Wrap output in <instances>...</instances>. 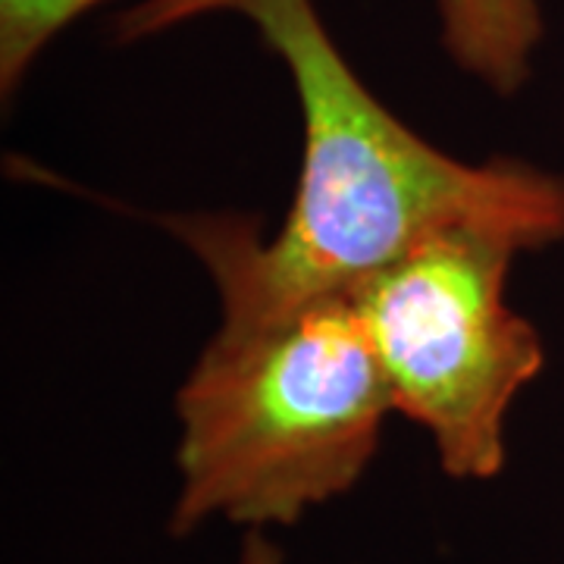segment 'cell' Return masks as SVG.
I'll use <instances>...</instances> for the list:
<instances>
[{"label": "cell", "mask_w": 564, "mask_h": 564, "mask_svg": "<svg viewBox=\"0 0 564 564\" xmlns=\"http://www.w3.org/2000/svg\"><path fill=\"white\" fill-rule=\"evenodd\" d=\"M214 13L254 25L295 85L304 126L299 188L270 239L242 214L163 217L210 273L223 321L348 295L445 229H489L521 251L564 242V176L508 158L467 163L430 144L364 85L314 0H141L113 32L154 39Z\"/></svg>", "instance_id": "1"}, {"label": "cell", "mask_w": 564, "mask_h": 564, "mask_svg": "<svg viewBox=\"0 0 564 564\" xmlns=\"http://www.w3.org/2000/svg\"><path fill=\"white\" fill-rule=\"evenodd\" d=\"M170 536L292 527L361 484L392 399L351 295L220 321L176 395Z\"/></svg>", "instance_id": "2"}, {"label": "cell", "mask_w": 564, "mask_h": 564, "mask_svg": "<svg viewBox=\"0 0 564 564\" xmlns=\"http://www.w3.org/2000/svg\"><path fill=\"white\" fill-rule=\"evenodd\" d=\"M521 245L445 229L348 295L392 411L426 430L445 477L486 484L505 467V421L545 367L536 326L505 302Z\"/></svg>", "instance_id": "3"}, {"label": "cell", "mask_w": 564, "mask_h": 564, "mask_svg": "<svg viewBox=\"0 0 564 564\" xmlns=\"http://www.w3.org/2000/svg\"><path fill=\"white\" fill-rule=\"evenodd\" d=\"M448 61L492 95H518L545 35L543 0H433Z\"/></svg>", "instance_id": "4"}, {"label": "cell", "mask_w": 564, "mask_h": 564, "mask_svg": "<svg viewBox=\"0 0 564 564\" xmlns=\"http://www.w3.org/2000/svg\"><path fill=\"white\" fill-rule=\"evenodd\" d=\"M104 0H0V91L13 98L41 54Z\"/></svg>", "instance_id": "5"}, {"label": "cell", "mask_w": 564, "mask_h": 564, "mask_svg": "<svg viewBox=\"0 0 564 564\" xmlns=\"http://www.w3.org/2000/svg\"><path fill=\"white\" fill-rule=\"evenodd\" d=\"M236 564H285V555L280 545L267 536V530H251L242 536Z\"/></svg>", "instance_id": "6"}]
</instances>
